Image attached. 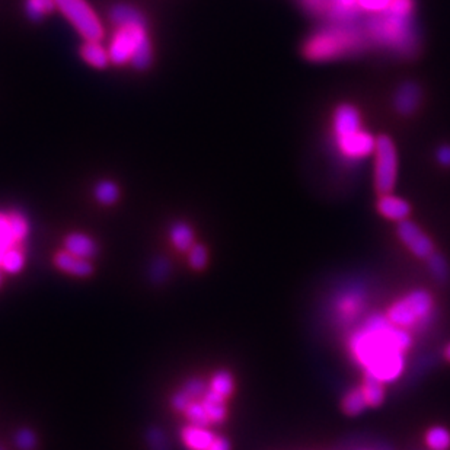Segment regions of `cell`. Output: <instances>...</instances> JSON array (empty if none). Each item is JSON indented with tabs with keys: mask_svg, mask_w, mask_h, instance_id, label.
Segmentation results:
<instances>
[{
	"mask_svg": "<svg viewBox=\"0 0 450 450\" xmlns=\"http://www.w3.org/2000/svg\"><path fill=\"white\" fill-rule=\"evenodd\" d=\"M412 339L407 329L393 325L386 315L373 313L350 336L353 357L364 373L383 383L397 381L405 367V353Z\"/></svg>",
	"mask_w": 450,
	"mask_h": 450,
	"instance_id": "obj_1",
	"label": "cell"
},
{
	"mask_svg": "<svg viewBox=\"0 0 450 450\" xmlns=\"http://www.w3.org/2000/svg\"><path fill=\"white\" fill-rule=\"evenodd\" d=\"M109 21L116 27L108 46L109 60L118 66L130 63L139 70L149 67L152 63V44L143 13L130 5L118 4L111 8Z\"/></svg>",
	"mask_w": 450,
	"mask_h": 450,
	"instance_id": "obj_2",
	"label": "cell"
},
{
	"mask_svg": "<svg viewBox=\"0 0 450 450\" xmlns=\"http://www.w3.org/2000/svg\"><path fill=\"white\" fill-rule=\"evenodd\" d=\"M414 8V0H392L388 9L371 15L363 24L369 43L400 55L416 54L418 34Z\"/></svg>",
	"mask_w": 450,
	"mask_h": 450,
	"instance_id": "obj_3",
	"label": "cell"
},
{
	"mask_svg": "<svg viewBox=\"0 0 450 450\" xmlns=\"http://www.w3.org/2000/svg\"><path fill=\"white\" fill-rule=\"evenodd\" d=\"M370 46L363 25L359 22H329L315 31L304 44V55L315 63L339 60L359 54Z\"/></svg>",
	"mask_w": 450,
	"mask_h": 450,
	"instance_id": "obj_4",
	"label": "cell"
},
{
	"mask_svg": "<svg viewBox=\"0 0 450 450\" xmlns=\"http://www.w3.org/2000/svg\"><path fill=\"white\" fill-rule=\"evenodd\" d=\"M433 309V296L424 289H417L393 304L386 316L393 325L400 328H418V325L428 322Z\"/></svg>",
	"mask_w": 450,
	"mask_h": 450,
	"instance_id": "obj_5",
	"label": "cell"
},
{
	"mask_svg": "<svg viewBox=\"0 0 450 450\" xmlns=\"http://www.w3.org/2000/svg\"><path fill=\"white\" fill-rule=\"evenodd\" d=\"M374 189L382 196L395 189L398 177V154L397 147L388 136L376 139L374 146Z\"/></svg>",
	"mask_w": 450,
	"mask_h": 450,
	"instance_id": "obj_6",
	"label": "cell"
},
{
	"mask_svg": "<svg viewBox=\"0 0 450 450\" xmlns=\"http://www.w3.org/2000/svg\"><path fill=\"white\" fill-rule=\"evenodd\" d=\"M55 4L85 41H100L102 39L104 27L86 0H55Z\"/></svg>",
	"mask_w": 450,
	"mask_h": 450,
	"instance_id": "obj_7",
	"label": "cell"
},
{
	"mask_svg": "<svg viewBox=\"0 0 450 450\" xmlns=\"http://www.w3.org/2000/svg\"><path fill=\"white\" fill-rule=\"evenodd\" d=\"M334 142L339 154L348 162H359L369 158L373 155L374 146H376V139L364 128H360L347 136L335 137Z\"/></svg>",
	"mask_w": 450,
	"mask_h": 450,
	"instance_id": "obj_8",
	"label": "cell"
},
{
	"mask_svg": "<svg viewBox=\"0 0 450 450\" xmlns=\"http://www.w3.org/2000/svg\"><path fill=\"white\" fill-rule=\"evenodd\" d=\"M397 233L404 245L416 257L421 259H428L435 254L433 240L423 232L418 224L411 221L409 219L398 223Z\"/></svg>",
	"mask_w": 450,
	"mask_h": 450,
	"instance_id": "obj_9",
	"label": "cell"
},
{
	"mask_svg": "<svg viewBox=\"0 0 450 450\" xmlns=\"http://www.w3.org/2000/svg\"><path fill=\"white\" fill-rule=\"evenodd\" d=\"M363 128L359 109L351 104H341L335 108L332 116V136L341 137Z\"/></svg>",
	"mask_w": 450,
	"mask_h": 450,
	"instance_id": "obj_10",
	"label": "cell"
},
{
	"mask_svg": "<svg viewBox=\"0 0 450 450\" xmlns=\"http://www.w3.org/2000/svg\"><path fill=\"white\" fill-rule=\"evenodd\" d=\"M421 104V88L416 82L401 83L393 95V107L401 116H411Z\"/></svg>",
	"mask_w": 450,
	"mask_h": 450,
	"instance_id": "obj_11",
	"label": "cell"
},
{
	"mask_svg": "<svg viewBox=\"0 0 450 450\" xmlns=\"http://www.w3.org/2000/svg\"><path fill=\"white\" fill-rule=\"evenodd\" d=\"M63 250L71 254L73 257L92 261V262L98 257V252H100L98 243L90 236L81 232L69 233L63 240Z\"/></svg>",
	"mask_w": 450,
	"mask_h": 450,
	"instance_id": "obj_12",
	"label": "cell"
},
{
	"mask_svg": "<svg viewBox=\"0 0 450 450\" xmlns=\"http://www.w3.org/2000/svg\"><path fill=\"white\" fill-rule=\"evenodd\" d=\"M54 266L57 267L62 273L69 274L71 277H78V278H88L93 274V271H95V267H93L92 261L73 257L63 248L54 254Z\"/></svg>",
	"mask_w": 450,
	"mask_h": 450,
	"instance_id": "obj_13",
	"label": "cell"
},
{
	"mask_svg": "<svg viewBox=\"0 0 450 450\" xmlns=\"http://www.w3.org/2000/svg\"><path fill=\"white\" fill-rule=\"evenodd\" d=\"M179 436L186 450H209L221 437L213 430L189 425H182Z\"/></svg>",
	"mask_w": 450,
	"mask_h": 450,
	"instance_id": "obj_14",
	"label": "cell"
},
{
	"mask_svg": "<svg viewBox=\"0 0 450 450\" xmlns=\"http://www.w3.org/2000/svg\"><path fill=\"white\" fill-rule=\"evenodd\" d=\"M378 212L393 221L407 220L411 214V205L407 200L389 194H382L378 200Z\"/></svg>",
	"mask_w": 450,
	"mask_h": 450,
	"instance_id": "obj_15",
	"label": "cell"
},
{
	"mask_svg": "<svg viewBox=\"0 0 450 450\" xmlns=\"http://www.w3.org/2000/svg\"><path fill=\"white\" fill-rule=\"evenodd\" d=\"M81 55L89 66L97 69H104L111 62L108 48L104 47L100 41H85L81 48Z\"/></svg>",
	"mask_w": 450,
	"mask_h": 450,
	"instance_id": "obj_16",
	"label": "cell"
},
{
	"mask_svg": "<svg viewBox=\"0 0 450 450\" xmlns=\"http://www.w3.org/2000/svg\"><path fill=\"white\" fill-rule=\"evenodd\" d=\"M171 242L179 252L190 251L196 245V235L190 224L184 221L175 223L171 228Z\"/></svg>",
	"mask_w": 450,
	"mask_h": 450,
	"instance_id": "obj_17",
	"label": "cell"
},
{
	"mask_svg": "<svg viewBox=\"0 0 450 450\" xmlns=\"http://www.w3.org/2000/svg\"><path fill=\"white\" fill-rule=\"evenodd\" d=\"M369 407H379L385 401V383L371 374L364 373L363 385L360 386Z\"/></svg>",
	"mask_w": 450,
	"mask_h": 450,
	"instance_id": "obj_18",
	"label": "cell"
},
{
	"mask_svg": "<svg viewBox=\"0 0 450 450\" xmlns=\"http://www.w3.org/2000/svg\"><path fill=\"white\" fill-rule=\"evenodd\" d=\"M367 401L364 398V393L362 388H354L346 393V397L343 398L341 408L344 411V414L348 417H357L366 411L367 408Z\"/></svg>",
	"mask_w": 450,
	"mask_h": 450,
	"instance_id": "obj_19",
	"label": "cell"
},
{
	"mask_svg": "<svg viewBox=\"0 0 450 450\" xmlns=\"http://www.w3.org/2000/svg\"><path fill=\"white\" fill-rule=\"evenodd\" d=\"M425 442L431 450H449L450 431L442 425L431 427L425 435Z\"/></svg>",
	"mask_w": 450,
	"mask_h": 450,
	"instance_id": "obj_20",
	"label": "cell"
},
{
	"mask_svg": "<svg viewBox=\"0 0 450 450\" xmlns=\"http://www.w3.org/2000/svg\"><path fill=\"white\" fill-rule=\"evenodd\" d=\"M57 4L55 0H27L25 2V11L32 21H41L43 18L48 13H51Z\"/></svg>",
	"mask_w": 450,
	"mask_h": 450,
	"instance_id": "obj_21",
	"label": "cell"
},
{
	"mask_svg": "<svg viewBox=\"0 0 450 450\" xmlns=\"http://www.w3.org/2000/svg\"><path fill=\"white\" fill-rule=\"evenodd\" d=\"M118 186L112 181H101L95 186V198L104 205L114 204L118 200Z\"/></svg>",
	"mask_w": 450,
	"mask_h": 450,
	"instance_id": "obj_22",
	"label": "cell"
},
{
	"mask_svg": "<svg viewBox=\"0 0 450 450\" xmlns=\"http://www.w3.org/2000/svg\"><path fill=\"white\" fill-rule=\"evenodd\" d=\"M189 264L194 271H201L209 264V251L203 243L196 242V245L189 251Z\"/></svg>",
	"mask_w": 450,
	"mask_h": 450,
	"instance_id": "obj_23",
	"label": "cell"
},
{
	"mask_svg": "<svg viewBox=\"0 0 450 450\" xmlns=\"http://www.w3.org/2000/svg\"><path fill=\"white\" fill-rule=\"evenodd\" d=\"M427 261H428V270H430L431 274L435 275L436 280L444 281V280L449 278V274H450L449 264L440 254L435 252Z\"/></svg>",
	"mask_w": 450,
	"mask_h": 450,
	"instance_id": "obj_24",
	"label": "cell"
},
{
	"mask_svg": "<svg viewBox=\"0 0 450 450\" xmlns=\"http://www.w3.org/2000/svg\"><path fill=\"white\" fill-rule=\"evenodd\" d=\"M15 444L20 450H35L36 449V436L29 428H21L15 435Z\"/></svg>",
	"mask_w": 450,
	"mask_h": 450,
	"instance_id": "obj_25",
	"label": "cell"
},
{
	"mask_svg": "<svg viewBox=\"0 0 450 450\" xmlns=\"http://www.w3.org/2000/svg\"><path fill=\"white\" fill-rule=\"evenodd\" d=\"M331 4L332 0H302L304 8L316 16H327Z\"/></svg>",
	"mask_w": 450,
	"mask_h": 450,
	"instance_id": "obj_26",
	"label": "cell"
},
{
	"mask_svg": "<svg viewBox=\"0 0 450 450\" xmlns=\"http://www.w3.org/2000/svg\"><path fill=\"white\" fill-rule=\"evenodd\" d=\"M360 304H362V297L357 293L350 294L348 297H344L340 302L341 313L346 315V316H351V315L359 313L357 311L360 308Z\"/></svg>",
	"mask_w": 450,
	"mask_h": 450,
	"instance_id": "obj_27",
	"label": "cell"
},
{
	"mask_svg": "<svg viewBox=\"0 0 450 450\" xmlns=\"http://www.w3.org/2000/svg\"><path fill=\"white\" fill-rule=\"evenodd\" d=\"M390 2L392 0H359V8L362 12H369L374 15L388 9Z\"/></svg>",
	"mask_w": 450,
	"mask_h": 450,
	"instance_id": "obj_28",
	"label": "cell"
},
{
	"mask_svg": "<svg viewBox=\"0 0 450 450\" xmlns=\"http://www.w3.org/2000/svg\"><path fill=\"white\" fill-rule=\"evenodd\" d=\"M436 161L444 166V168H450V144H442L437 150H436Z\"/></svg>",
	"mask_w": 450,
	"mask_h": 450,
	"instance_id": "obj_29",
	"label": "cell"
},
{
	"mask_svg": "<svg viewBox=\"0 0 450 450\" xmlns=\"http://www.w3.org/2000/svg\"><path fill=\"white\" fill-rule=\"evenodd\" d=\"M209 450H232V443L228 437L221 436Z\"/></svg>",
	"mask_w": 450,
	"mask_h": 450,
	"instance_id": "obj_30",
	"label": "cell"
},
{
	"mask_svg": "<svg viewBox=\"0 0 450 450\" xmlns=\"http://www.w3.org/2000/svg\"><path fill=\"white\" fill-rule=\"evenodd\" d=\"M444 357L450 362V343L446 346V348H444Z\"/></svg>",
	"mask_w": 450,
	"mask_h": 450,
	"instance_id": "obj_31",
	"label": "cell"
},
{
	"mask_svg": "<svg viewBox=\"0 0 450 450\" xmlns=\"http://www.w3.org/2000/svg\"><path fill=\"white\" fill-rule=\"evenodd\" d=\"M0 450H5V449H4V447H2V446H0Z\"/></svg>",
	"mask_w": 450,
	"mask_h": 450,
	"instance_id": "obj_32",
	"label": "cell"
}]
</instances>
